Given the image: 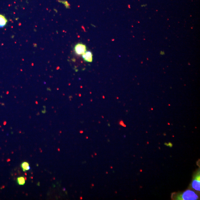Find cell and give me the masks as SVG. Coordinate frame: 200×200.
I'll use <instances>...</instances> for the list:
<instances>
[{"label":"cell","instance_id":"obj_7","mask_svg":"<svg viewBox=\"0 0 200 200\" xmlns=\"http://www.w3.org/2000/svg\"><path fill=\"white\" fill-rule=\"evenodd\" d=\"M17 182L20 185H23L25 183V180L23 177H20L17 179Z\"/></svg>","mask_w":200,"mask_h":200},{"label":"cell","instance_id":"obj_6","mask_svg":"<svg viewBox=\"0 0 200 200\" xmlns=\"http://www.w3.org/2000/svg\"><path fill=\"white\" fill-rule=\"evenodd\" d=\"M21 167L22 168L23 171L24 172L27 171L31 169V167L29 166V163L27 162H23L22 164L21 165Z\"/></svg>","mask_w":200,"mask_h":200},{"label":"cell","instance_id":"obj_4","mask_svg":"<svg viewBox=\"0 0 200 200\" xmlns=\"http://www.w3.org/2000/svg\"><path fill=\"white\" fill-rule=\"evenodd\" d=\"M84 60L87 62H91L93 61V55L91 51H86L82 55Z\"/></svg>","mask_w":200,"mask_h":200},{"label":"cell","instance_id":"obj_2","mask_svg":"<svg viewBox=\"0 0 200 200\" xmlns=\"http://www.w3.org/2000/svg\"><path fill=\"white\" fill-rule=\"evenodd\" d=\"M191 187L193 189L197 191H200V169H199L198 172L196 173L193 177L192 183Z\"/></svg>","mask_w":200,"mask_h":200},{"label":"cell","instance_id":"obj_3","mask_svg":"<svg viewBox=\"0 0 200 200\" xmlns=\"http://www.w3.org/2000/svg\"><path fill=\"white\" fill-rule=\"evenodd\" d=\"M74 51L77 55H82L86 51V47L83 43H77L74 47Z\"/></svg>","mask_w":200,"mask_h":200},{"label":"cell","instance_id":"obj_1","mask_svg":"<svg viewBox=\"0 0 200 200\" xmlns=\"http://www.w3.org/2000/svg\"><path fill=\"white\" fill-rule=\"evenodd\" d=\"M199 198L198 195L191 190H187L183 192L172 196V198L176 200H196Z\"/></svg>","mask_w":200,"mask_h":200},{"label":"cell","instance_id":"obj_5","mask_svg":"<svg viewBox=\"0 0 200 200\" xmlns=\"http://www.w3.org/2000/svg\"><path fill=\"white\" fill-rule=\"evenodd\" d=\"M8 20L4 15L0 14V28H3L6 25Z\"/></svg>","mask_w":200,"mask_h":200}]
</instances>
